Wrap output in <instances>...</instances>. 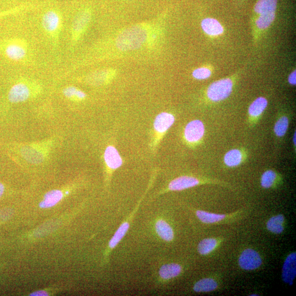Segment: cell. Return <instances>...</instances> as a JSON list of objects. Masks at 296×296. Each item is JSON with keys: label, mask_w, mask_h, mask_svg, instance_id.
I'll use <instances>...</instances> for the list:
<instances>
[{"label": "cell", "mask_w": 296, "mask_h": 296, "mask_svg": "<svg viewBox=\"0 0 296 296\" xmlns=\"http://www.w3.org/2000/svg\"><path fill=\"white\" fill-rule=\"evenodd\" d=\"M148 37V30L146 25L132 26L120 33L116 40V46L122 51H135L144 45Z\"/></svg>", "instance_id": "obj_1"}, {"label": "cell", "mask_w": 296, "mask_h": 296, "mask_svg": "<svg viewBox=\"0 0 296 296\" xmlns=\"http://www.w3.org/2000/svg\"><path fill=\"white\" fill-rule=\"evenodd\" d=\"M42 29L53 45L57 46L63 27V16L58 8L47 9L41 19Z\"/></svg>", "instance_id": "obj_2"}, {"label": "cell", "mask_w": 296, "mask_h": 296, "mask_svg": "<svg viewBox=\"0 0 296 296\" xmlns=\"http://www.w3.org/2000/svg\"><path fill=\"white\" fill-rule=\"evenodd\" d=\"M1 49L4 56L12 61L24 62L28 58L29 44L23 38H10L3 42Z\"/></svg>", "instance_id": "obj_3"}, {"label": "cell", "mask_w": 296, "mask_h": 296, "mask_svg": "<svg viewBox=\"0 0 296 296\" xmlns=\"http://www.w3.org/2000/svg\"><path fill=\"white\" fill-rule=\"evenodd\" d=\"M92 18V10L89 8L81 9L75 14L70 29L71 46L76 45L81 39L91 23Z\"/></svg>", "instance_id": "obj_4"}, {"label": "cell", "mask_w": 296, "mask_h": 296, "mask_svg": "<svg viewBox=\"0 0 296 296\" xmlns=\"http://www.w3.org/2000/svg\"><path fill=\"white\" fill-rule=\"evenodd\" d=\"M37 86L27 83V81H20L14 84L8 92V98L10 103H18L28 100L32 95L37 91Z\"/></svg>", "instance_id": "obj_5"}, {"label": "cell", "mask_w": 296, "mask_h": 296, "mask_svg": "<svg viewBox=\"0 0 296 296\" xmlns=\"http://www.w3.org/2000/svg\"><path fill=\"white\" fill-rule=\"evenodd\" d=\"M233 82L229 79H223L213 82L208 87L207 95L213 102H219L228 98L232 92Z\"/></svg>", "instance_id": "obj_6"}, {"label": "cell", "mask_w": 296, "mask_h": 296, "mask_svg": "<svg viewBox=\"0 0 296 296\" xmlns=\"http://www.w3.org/2000/svg\"><path fill=\"white\" fill-rule=\"evenodd\" d=\"M240 267L246 271H254L262 264L261 257L258 252L251 249L245 250L239 259Z\"/></svg>", "instance_id": "obj_7"}, {"label": "cell", "mask_w": 296, "mask_h": 296, "mask_svg": "<svg viewBox=\"0 0 296 296\" xmlns=\"http://www.w3.org/2000/svg\"><path fill=\"white\" fill-rule=\"evenodd\" d=\"M205 133L204 125L200 120L192 121L186 125L184 131V137L189 143L199 141Z\"/></svg>", "instance_id": "obj_8"}, {"label": "cell", "mask_w": 296, "mask_h": 296, "mask_svg": "<svg viewBox=\"0 0 296 296\" xmlns=\"http://www.w3.org/2000/svg\"><path fill=\"white\" fill-rule=\"evenodd\" d=\"M296 274V254L293 252L285 259L282 269V279L287 284L292 285Z\"/></svg>", "instance_id": "obj_9"}, {"label": "cell", "mask_w": 296, "mask_h": 296, "mask_svg": "<svg viewBox=\"0 0 296 296\" xmlns=\"http://www.w3.org/2000/svg\"><path fill=\"white\" fill-rule=\"evenodd\" d=\"M206 182L193 177L182 176L173 180L169 184L168 189L171 191H180Z\"/></svg>", "instance_id": "obj_10"}, {"label": "cell", "mask_w": 296, "mask_h": 296, "mask_svg": "<svg viewBox=\"0 0 296 296\" xmlns=\"http://www.w3.org/2000/svg\"><path fill=\"white\" fill-rule=\"evenodd\" d=\"M175 119L172 114L162 113L159 114L156 117L153 126L158 133H164L171 127Z\"/></svg>", "instance_id": "obj_11"}, {"label": "cell", "mask_w": 296, "mask_h": 296, "mask_svg": "<svg viewBox=\"0 0 296 296\" xmlns=\"http://www.w3.org/2000/svg\"><path fill=\"white\" fill-rule=\"evenodd\" d=\"M114 73V71L111 69L98 70L88 75L87 80L93 85H102L111 79Z\"/></svg>", "instance_id": "obj_12"}, {"label": "cell", "mask_w": 296, "mask_h": 296, "mask_svg": "<svg viewBox=\"0 0 296 296\" xmlns=\"http://www.w3.org/2000/svg\"><path fill=\"white\" fill-rule=\"evenodd\" d=\"M104 160L107 166L111 169L119 168L123 164V160L116 148L109 146L104 152Z\"/></svg>", "instance_id": "obj_13"}, {"label": "cell", "mask_w": 296, "mask_h": 296, "mask_svg": "<svg viewBox=\"0 0 296 296\" xmlns=\"http://www.w3.org/2000/svg\"><path fill=\"white\" fill-rule=\"evenodd\" d=\"M237 212L231 214H217L204 211L197 210L196 215L199 220L206 224H213L224 221L225 219L232 217Z\"/></svg>", "instance_id": "obj_14"}, {"label": "cell", "mask_w": 296, "mask_h": 296, "mask_svg": "<svg viewBox=\"0 0 296 296\" xmlns=\"http://www.w3.org/2000/svg\"><path fill=\"white\" fill-rule=\"evenodd\" d=\"M201 27L207 34L211 36H217L222 34L223 32L222 26L215 19H204L201 22Z\"/></svg>", "instance_id": "obj_15"}, {"label": "cell", "mask_w": 296, "mask_h": 296, "mask_svg": "<svg viewBox=\"0 0 296 296\" xmlns=\"http://www.w3.org/2000/svg\"><path fill=\"white\" fill-rule=\"evenodd\" d=\"M63 194L59 190H52L47 193L40 202V207L42 208H48L56 205L62 199Z\"/></svg>", "instance_id": "obj_16"}, {"label": "cell", "mask_w": 296, "mask_h": 296, "mask_svg": "<svg viewBox=\"0 0 296 296\" xmlns=\"http://www.w3.org/2000/svg\"><path fill=\"white\" fill-rule=\"evenodd\" d=\"M278 0H259L255 6V11L260 15L276 13Z\"/></svg>", "instance_id": "obj_17"}, {"label": "cell", "mask_w": 296, "mask_h": 296, "mask_svg": "<svg viewBox=\"0 0 296 296\" xmlns=\"http://www.w3.org/2000/svg\"><path fill=\"white\" fill-rule=\"evenodd\" d=\"M181 272H182V267L176 263H171V264L162 266L159 271V275L163 279L169 280L177 277Z\"/></svg>", "instance_id": "obj_18"}, {"label": "cell", "mask_w": 296, "mask_h": 296, "mask_svg": "<svg viewBox=\"0 0 296 296\" xmlns=\"http://www.w3.org/2000/svg\"><path fill=\"white\" fill-rule=\"evenodd\" d=\"M218 288V284L212 278H204L197 282L193 287L196 293H208L216 290Z\"/></svg>", "instance_id": "obj_19"}, {"label": "cell", "mask_w": 296, "mask_h": 296, "mask_svg": "<svg viewBox=\"0 0 296 296\" xmlns=\"http://www.w3.org/2000/svg\"><path fill=\"white\" fill-rule=\"evenodd\" d=\"M285 217L283 215L273 216L268 221L266 226L269 231L280 234L284 230Z\"/></svg>", "instance_id": "obj_20"}, {"label": "cell", "mask_w": 296, "mask_h": 296, "mask_svg": "<svg viewBox=\"0 0 296 296\" xmlns=\"http://www.w3.org/2000/svg\"><path fill=\"white\" fill-rule=\"evenodd\" d=\"M156 231L162 239L166 241H171L174 238L173 229L166 222L159 220L155 225Z\"/></svg>", "instance_id": "obj_21"}, {"label": "cell", "mask_w": 296, "mask_h": 296, "mask_svg": "<svg viewBox=\"0 0 296 296\" xmlns=\"http://www.w3.org/2000/svg\"><path fill=\"white\" fill-rule=\"evenodd\" d=\"M21 154L28 162L38 163L43 161L44 159L42 153L36 148L25 147L21 149Z\"/></svg>", "instance_id": "obj_22"}, {"label": "cell", "mask_w": 296, "mask_h": 296, "mask_svg": "<svg viewBox=\"0 0 296 296\" xmlns=\"http://www.w3.org/2000/svg\"><path fill=\"white\" fill-rule=\"evenodd\" d=\"M268 106V101L265 98L259 97L251 104L249 113L251 118H258L265 111Z\"/></svg>", "instance_id": "obj_23"}, {"label": "cell", "mask_w": 296, "mask_h": 296, "mask_svg": "<svg viewBox=\"0 0 296 296\" xmlns=\"http://www.w3.org/2000/svg\"><path fill=\"white\" fill-rule=\"evenodd\" d=\"M243 160L242 152L238 149H232L225 155L224 161L227 166L230 167L238 166Z\"/></svg>", "instance_id": "obj_24"}, {"label": "cell", "mask_w": 296, "mask_h": 296, "mask_svg": "<svg viewBox=\"0 0 296 296\" xmlns=\"http://www.w3.org/2000/svg\"><path fill=\"white\" fill-rule=\"evenodd\" d=\"M218 244V241L215 238H206L200 241L197 250L200 255H207L216 249Z\"/></svg>", "instance_id": "obj_25"}, {"label": "cell", "mask_w": 296, "mask_h": 296, "mask_svg": "<svg viewBox=\"0 0 296 296\" xmlns=\"http://www.w3.org/2000/svg\"><path fill=\"white\" fill-rule=\"evenodd\" d=\"M130 226V223L126 221L121 225L116 233H115L113 238L110 241L109 244L110 248L113 249L119 244L121 240L125 237L126 233L128 232Z\"/></svg>", "instance_id": "obj_26"}, {"label": "cell", "mask_w": 296, "mask_h": 296, "mask_svg": "<svg viewBox=\"0 0 296 296\" xmlns=\"http://www.w3.org/2000/svg\"><path fill=\"white\" fill-rule=\"evenodd\" d=\"M289 126V120L287 117L279 118L274 126V133L279 138H282L287 134Z\"/></svg>", "instance_id": "obj_27"}, {"label": "cell", "mask_w": 296, "mask_h": 296, "mask_svg": "<svg viewBox=\"0 0 296 296\" xmlns=\"http://www.w3.org/2000/svg\"><path fill=\"white\" fill-rule=\"evenodd\" d=\"M277 178V173L273 170H268L262 175L261 183L263 188L268 189L272 187Z\"/></svg>", "instance_id": "obj_28"}, {"label": "cell", "mask_w": 296, "mask_h": 296, "mask_svg": "<svg viewBox=\"0 0 296 296\" xmlns=\"http://www.w3.org/2000/svg\"><path fill=\"white\" fill-rule=\"evenodd\" d=\"M275 17L276 13L260 15L256 20V25L259 29H267L273 23Z\"/></svg>", "instance_id": "obj_29"}, {"label": "cell", "mask_w": 296, "mask_h": 296, "mask_svg": "<svg viewBox=\"0 0 296 296\" xmlns=\"http://www.w3.org/2000/svg\"><path fill=\"white\" fill-rule=\"evenodd\" d=\"M211 75V71L206 68H197L193 72V76L197 80L206 79L209 78Z\"/></svg>", "instance_id": "obj_30"}, {"label": "cell", "mask_w": 296, "mask_h": 296, "mask_svg": "<svg viewBox=\"0 0 296 296\" xmlns=\"http://www.w3.org/2000/svg\"><path fill=\"white\" fill-rule=\"evenodd\" d=\"M78 89L74 86H68L64 88L63 90L64 96L70 100H76L77 94H78Z\"/></svg>", "instance_id": "obj_31"}, {"label": "cell", "mask_w": 296, "mask_h": 296, "mask_svg": "<svg viewBox=\"0 0 296 296\" xmlns=\"http://www.w3.org/2000/svg\"><path fill=\"white\" fill-rule=\"evenodd\" d=\"M28 7H29V5L23 4L20 5L19 6L16 7L14 8L2 11V12H0V17H2V16L20 12L21 11L24 10Z\"/></svg>", "instance_id": "obj_32"}, {"label": "cell", "mask_w": 296, "mask_h": 296, "mask_svg": "<svg viewBox=\"0 0 296 296\" xmlns=\"http://www.w3.org/2000/svg\"><path fill=\"white\" fill-rule=\"evenodd\" d=\"M296 71H294L292 74H291L289 76V82L291 85H296Z\"/></svg>", "instance_id": "obj_33"}, {"label": "cell", "mask_w": 296, "mask_h": 296, "mask_svg": "<svg viewBox=\"0 0 296 296\" xmlns=\"http://www.w3.org/2000/svg\"><path fill=\"white\" fill-rule=\"evenodd\" d=\"M48 295L47 293H46V292H45V291L43 290L37 291V292L31 293L30 295V296H45Z\"/></svg>", "instance_id": "obj_34"}, {"label": "cell", "mask_w": 296, "mask_h": 296, "mask_svg": "<svg viewBox=\"0 0 296 296\" xmlns=\"http://www.w3.org/2000/svg\"><path fill=\"white\" fill-rule=\"evenodd\" d=\"M9 211H2L1 212H0V218L1 219H7V218L9 217L10 216L9 215H7V214H11L10 212H8Z\"/></svg>", "instance_id": "obj_35"}, {"label": "cell", "mask_w": 296, "mask_h": 296, "mask_svg": "<svg viewBox=\"0 0 296 296\" xmlns=\"http://www.w3.org/2000/svg\"><path fill=\"white\" fill-rule=\"evenodd\" d=\"M4 185L1 183H0V197H1L2 196L4 193Z\"/></svg>", "instance_id": "obj_36"}, {"label": "cell", "mask_w": 296, "mask_h": 296, "mask_svg": "<svg viewBox=\"0 0 296 296\" xmlns=\"http://www.w3.org/2000/svg\"><path fill=\"white\" fill-rule=\"evenodd\" d=\"M294 144L295 145V146H296V132L295 133L294 136Z\"/></svg>", "instance_id": "obj_37"}]
</instances>
